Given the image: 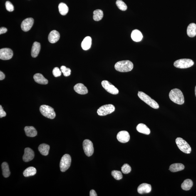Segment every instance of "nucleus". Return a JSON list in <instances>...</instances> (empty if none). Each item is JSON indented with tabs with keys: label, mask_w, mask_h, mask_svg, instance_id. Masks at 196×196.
Wrapping results in <instances>:
<instances>
[{
	"label": "nucleus",
	"mask_w": 196,
	"mask_h": 196,
	"mask_svg": "<svg viewBox=\"0 0 196 196\" xmlns=\"http://www.w3.org/2000/svg\"><path fill=\"white\" fill-rule=\"evenodd\" d=\"M169 98L172 102L179 105H182L185 102L184 97L182 92L178 89H174L169 94Z\"/></svg>",
	"instance_id": "obj_1"
},
{
	"label": "nucleus",
	"mask_w": 196,
	"mask_h": 196,
	"mask_svg": "<svg viewBox=\"0 0 196 196\" xmlns=\"http://www.w3.org/2000/svg\"><path fill=\"white\" fill-rule=\"evenodd\" d=\"M115 68L117 71L121 72H126L133 70V64L129 60H123L115 64Z\"/></svg>",
	"instance_id": "obj_2"
},
{
	"label": "nucleus",
	"mask_w": 196,
	"mask_h": 196,
	"mask_svg": "<svg viewBox=\"0 0 196 196\" xmlns=\"http://www.w3.org/2000/svg\"><path fill=\"white\" fill-rule=\"evenodd\" d=\"M138 95L139 98L142 101L144 102L152 108L155 109H158L159 108V105L157 102L152 99L150 96L143 92H139Z\"/></svg>",
	"instance_id": "obj_3"
},
{
	"label": "nucleus",
	"mask_w": 196,
	"mask_h": 196,
	"mask_svg": "<svg viewBox=\"0 0 196 196\" xmlns=\"http://www.w3.org/2000/svg\"><path fill=\"white\" fill-rule=\"evenodd\" d=\"M40 111L44 116L50 119H53L56 117L54 109L48 105H41L40 107Z\"/></svg>",
	"instance_id": "obj_4"
},
{
	"label": "nucleus",
	"mask_w": 196,
	"mask_h": 196,
	"mask_svg": "<svg viewBox=\"0 0 196 196\" xmlns=\"http://www.w3.org/2000/svg\"><path fill=\"white\" fill-rule=\"evenodd\" d=\"M176 143L180 149L184 153L190 154L192 152V148L185 140L180 137L176 139Z\"/></svg>",
	"instance_id": "obj_5"
},
{
	"label": "nucleus",
	"mask_w": 196,
	"mask_h": 196,
	"mask_svg": "<svg viewBox=\"0 0 196 196\" xmlns=\"http://www.w3.org/2000/svg\"><path fill=\"white\" fill-rule=\"evenodd\" d=\"M71 163V158L70 155L65 154L62 157L60 163V170L64 172L70 168Z\"/></svg>",
	"instance_id": "obj_6"
},
{
	"label": "nucleus",
	"mask_w": 196,
	"mask_h": 196,
	"mask_svg": "<svg viewBox=\"0 0 196 196\" xmlns=\"http://www.w3.org/2000/svg\"><path fill=\"white\" fill-rule=\"evenodd\" d=\"M194 64V62L190 59H180L174 62V66L177 68L180 69L187 68L192 67Z\"/></svg>",
	"instance_id": "obj_7"
},
{
	"label": "nucleus",
	"mask_w": 196,
	"mask_h": 196,
	"mask_svg": "<svg viewBox=\"0 0 196 196\" xmlns=\"http://www.w3.org/2000/svg\"><path fill=\"white\" fill-rule=\"evenodd\" d=\"M115 110V107L113 105L109 104L100 107L98 109L97 113L100 116H105L113 113Z\"/></svg>",
	"instance_id": "obj_8"
},
{
	"label": "nucleus",
	"mask_w": 196,
	"mask_h": 196,
	"mask_svg": "<svg viewBox=\"0 0 196 196\" xmlns=\"http://www.w3.org/2000/svg\"><path fill=\"white\" fill-rule=\"evenodd\" d=\"M83 149L85 155L88 157L91 156L94 152V147L92 142L89 140H85L83 142Z\"/></svg>",
	"instance_id": "obj_9"
},
{
	"label": "nucleus",
	"mask_w": 196,
	"mask_h": 196,
	"mask_svg": "<svg viewBox=\"0 0 196 196\" xmlns=\"http://www.w3.org/2000/svg\"><path fill=\"white\" fill-rule=\"evenodd\" d=\"M101 85L105 90L112 95H116L119 93L118 89L107 80H103L102 81Z\"/></svg>",
	"instance_id": "obj_10"
},
{
	"label": "nucleus",
	"mask_w": 196,
	"mask_h": 196,
	"mask_svg": "<svg viewBox=\"0 0 196 196\" xmlns=\"http://www.w3.org/2000/svg\"><path fill=\"white\" fill-rule=\"evenodd\" d=\"M12 50L9 48H3L0 50V58L2 60H8L12 58Z\"/></svg>",
	"instance_id": "obj_11"
},
{
	"label": "nucleus",
	"mask_w": 196,
	"mask_h": 196,
	"mask_svg": "<svg viewBox=\"0 0 196 196\" xmlns=\"http://www.w3.org/2000/svg\"><path fill=\"white\" fill-rule=\"evenodd\" d=\"M34 20L33 18H28L22 21L21 24V28L23 31L27 32L29 31L32 27Z\"/></svg>",
	"instance_id": "obj_12"
},
{
	"label": "nucleus",
	"mask_w": 196,
	"mask_h": 196,
	"mask_svg": "<svg viewBox=\"0 0 196 196\" xmlns=\"http://www.w3.org/2000/svg\"><path fill=\"white\" fill-rule=\"evenodd\" d=\"M117 138L118 141L121 143H125L129 141L130 136L128 132L121 131L117 134Z\"/></svg>",
	"instance_id": "obj_13"
},
{
	"label": "nucleus",
	"mask_w": 196,
	"mask_h": 196,
	"mask_svg": "<svg viewBox=\"0 0 196 196\" xmlns=\"http://www.w3.org/2000/svg\"><path fill=\"white\" fill-rule=\"evenodd\" d=\"M34 152L31 149L27 147L24 149V153L23 156V159L25 162H28L34 158Z\"/></svg>",
	"instance_id": "obj_14"
},
{
	"label": "nucleus",
	"mask_w": 196,
	"mask_h": 196,
	"mask_svg": "<svg viewBox=\"0 0 196 196\" xmlns=\"http://www.w3.org/2000/svg\"><path fill=\"white\" fill-rule=\"evenodd\" d=\"M152 190L151 185L150 184L143 183L139 186L137 191L139 194H144L149 193Z\"/></svg>",
	"instance_id": "obj_15"
},
{
	"label": "nucleus",
	"mask_w": 196,
	"mask_h": 196,
	"mask_svg": "<svg viewBox=\"0 0 196 196\" xmlns=\"http://www.w3.org/2000/svg\"><path fill=\"white\" fill-rule=\"evenodd\" d=\"M74 89L76 93L80 95H85L88 93L86 87L82 83H78L74 87Z\"/></svg>",
	"instance_id": "obj_16"
},
{
	"label": "nucleus",
	"mask_w": 196,
	"mask_h": 196,
	"mask_svg": "<svg viewBox=\"0 0 196 196\" xmlns=\"http://www.w3.org/2000/svg\"><path fill=\"white\" fill-rule=\"evenodd\" d=\"M60 35L59 33L56 30H53L50 32L48 36V39L50 43H55L59 40Z\"/></svg>",
	"instance_id": "obj_17"
},
{
	"label": "nucleus",
	"mask_w": 196,
	"mask_h": 196,
	"mask_svg": "<svg viewBox=\"0 0 196 196\" xmlns=\"http://www.w3.org/2000/svg\"><path fill=\"white\" fill-rule=\"evenodd\" d=\"M33 78L36 83L39 84L46 85L48 84V81L45 78L43 75L41 73H36L33 76Z\"/></svg>",
	"instance_id": "obj_18"
},
{
	"label": "nucleus",
	"mask_w": 196,
	"mask_h": 196,
	"mask_svg": "<svg viewBox=\"0 0 196 196\" xmlns=\"http://www.w3.org/2000/svg\"><path fill=\"white\" fill-rule=\"evenodd\" d=\"M41 45L38 42H35L33 43L31 49V56L33 58H36L38 56L41 50Z\"/></svg>",
	"instance_id": "obj_19"
},
{
	"label": "nucleus",
	"mask_w": 196,
	"mask_h": 196,
	"mask_svg": "<svg viewBox=\"0 0 196 196\" xmlns=\"http://www.w3.org/2000/svg\"><path fill=\"white\" fill-rule=\"evenodd\" d=\"M24 129L27 136L28 137H33L37 135V132L33 126H26Z\"/></svg>",
	"instance_id": "obj_20"
},
{
	"label": "nucleus",
	"mask_w": 196,
	"mask_h": 196,
	"mask_svg": "<svg viewBox=\"0 0 196 196\" xmlns=\"http://www.w3.org/2000/svg\"><path fill=\"white\" fill-rule=\"evenodd\" d=\"M131 38L134 41L139 42L141 41L143 36L140 31L138 30H133L131 33Z\"/></svg>",
	"instance_id": "obj_21"
},
{
	"label": "nucleus",
	"mask_w": 196,
	"mask_h": 196,
	"mask_svg": "<svg viewBox=\"0 0 196 196\" xmlns=\"http://www.w3.org/2000/svg\"><path fill=\"white\" fill-rule=\"evenodd\" d=\"M187 34L190 37L193 38L196 35V24L192 23L189 24L187 28Z\"/></svg>",
	"instance_id": "obj_22"
},
{
	"label": "nucleus",
	"mask_w": 196,
	"mask_h": 196,
	"mask_svg": "<svg viewBox=\"0 0 196 196\" xmlns=\"http://www.w3.org/2000/svg\"><path fill=\"white\" fill-rule=\"evenodd\" d=\"M92 45V38L90 36H87L82 42L81 46L83 49L87 50L89 49Z\"/></svg>",
	"instance_id": "obj_23"
},
{
	"label": "nucleus",
	"mask_w": 196,
	"mask_h": 196,
	"mask_svg": "<svg viewBox=\"0 0 196 196\" xmlns=\"http://www.w3.org/2000/svg\"><path fill=\"white\" fill-rule=\"evenodd\" d=\"M136 129L138 132L140 133L145 134V135H149L150 133V129L144 124H139L137 126Z\"/></svg>",
	"instance_id": "obj_24"
},
{
	"label": "nucleus",
	"mask_w": 196,
	"mask_h": 196,
	"mask_svg": "<svg viewBox=\"0 0 196 196\" xmlns=\"http://www.w3.org/2000/svg\"><path fill=\"white\" fill-rule=\"evenodd\" d=\"M50 149L49 145L43 143L40 145L38 147V150L41 155L47 156L48 155Z\"/></svg>",
	"instance_id": "obj_25"
},
{
	"label": "nucleus",
	"mask_w": 196,
	"mask_h": 196,
	"mask_svg": "<svg viewBox=\"0 0 196 196\" xmlns=\"http://www.w3.org/2000/svg\"><path fill=\"white\" fill-rule=\"evenodd\" d=\"M185 168L183 164L176 163L172 164L169 167V170L172 172H176L183 170Z\"/></svg>",
	"instance_id": "obj_26"
},
{
	"label": "nucleus",
	"mask_w": 196,
	"mask_h": 196,
	"mask_svg": "<svg viewBox=\"0 0 196 196\" xmlns=\"http://www.w3.org/2000/svg\"><path fill=\"white\" fill-rule=\"evenodd\" d=\"M1 168L2 170V174L3 176L5 178H8L10 175L8 164L6 162H4L1 164Z\"/></svg>",
	"instance_id": "obj_27"
},
{
	"label": "nucleus",
	"mask_w": 196,
	"mask_h": 196,
	"mask_svg": "<svg viewBox=\"0 0 196 196\" xmlns=\"http://www.w3.org/2000/svg\"><path fill=\"white\" fill-rule=\"evenodd\" d=\"M36 173V169L33 167H28L23 172V175L25 177H28L33 176Z\"/></svg>",
	"instance_id": "obj_28"
},
{
	"label": "nucleus",
	"mask_w": 196,
	"mask_h": 196,
	"mask_svg": "<svg viewBox=\"0 0 196 196\" xmlns=\"http://www.w3.org/2000/svg\"><path fill=\"white\" fill-rule=\"evenodd\" d=\"M193 185V182L190 179H187L184 181L182 184L181 187L183 190L188 191L190 190Z\"/></svg>",
	"instance_id": "obj_29"
},
{
	"label": "nucleus",
	"mask_w": 196,
	"mask_h": 196,
	"mask_svg": "<svg viewBox=\"0 0 196 196\" xmlns=\"http://www.w3.org/2000/svg\"><path fill=\"white\" fill-rule=\"evenodd\" d=\"M93 14V19L95 21H100L103 17V12L101 10H95L94 11Z\"/></svg>",
	"instance_id": "obj_30"
},
{
	"label": "nucleus",
	"mask_w": 196,
	"mask_h": 196,
	"mask_svg": "<svg viewBox=\"0 0 196 196\" xmlns=\"http://www.w3.org/2000/svg\"><path fill=\"white\" fill-rule=\"evenodd\" d=\"M59 13L62 16H65L68 12L69 8L67 6L63 3H60L58 5Z\"/></svg>",
	"instance_id": "obj_31"
},
{
	"label": "nucleus",
	"mask_w": 196,
	"mask_h": 196,
	"mask_svg": "<svg viewBox=\"0 0 196 196\" xmlns=\"http://www.w3.org/2000/svg\"><path fill=\"white\" fill-rule=\"evenodd\" d=\"M116 4L119 9L121 11H125L128 8L126 4L122 0H117Z\"/></svg>",
	"instance_id": "obj_32"
},
{
	"label": "nucleus",
	"mask_w": 196,
	"mask_h": 196,
	"mask_svg": "<svg viewBox=\"0 0 196 196\" xmlns=\"http://www.w3.org/2000/svg\"><path fill=\"white\" fill-rule=\"evenodd\" d=\"M112 175L115 180H120L123 178V175L119 171L113 170L112 172Z\"/></svg>",
	"instance_id": "obj_33"
},
{
	"label": "nucleus",
	"mask_w": 196,
	"mask_h": 196,
	"mask_svg": "<svg viewBox=\"0 0 196 196\" xmlns=\"http://www.w3.org/2000/svg\"><path fill=\"white\" fill-rule=\"evenodd\" d=\"M60 70L65 77H68L71 75V71L69 68H67L65 66H62L60 68Z\"/></svg>",
	"instance_id": "obj_34"
},
{
	"label": "nucleus",
	"mask_w": 196,
	"mask_h": 196,
	"mask_svg": "<svg viewBox=\"0 0 196 196\" xmlns=\"http://www.w3.org/2000/svg\"><path fill=\"white\" fill-rule=\"evenodd\" d=\"M131 167L128 164H125L121 167V171L124 174H128L131 171Z\"/></svg>",
	"instance_id": "obj_35"
},
{
	"label": "nucleus",
	"mask_w": 196,
	"mask_h": 196,
	"mask_svg": "<svg viewBox=\"0 0 196 196\" xmlns=\"http://www.w3.org/2000/svg\"><path fill=\"white\" fill-rule=\"evenodd\" d=\"M6 10L9 12H12L14 10V7L12 3L9 1H7L5 3Z\"/></svg>",
	"instance_id": "obj_36"
},
{
	"label": "nucleus",
	"mask_w": 196,
	"mask_h": 196,
	"mask_svg": "<svg viewBox=\"0 0 196 196\" xmlns=\"http://www.w3.org/2000/svg\"><path fill=\"white\" fill-rule=\"evenodd\" d=\"M53 74L55 77H58L61 76L62 72L61 70L58 67H55L53 70Z\"/></svg>",
	"instance_id": "obj_37"
},
{
	"label": "nucleus",
	"mask_w": 196,
	"mask_h": 196,
	"mask_svg": "<svg viewBox=\"0 0 196 196\" xmlns=\"http://www.w3.org/2000/svg\"><path fill=\"white\" fill-rule=\"evenodd\" d=\"M6 115V112L3 109L1 105H0V117L1 118L3 117H5Z\"/></svg>",
	"instance_id": "obj_38"
},
{
	"label": "nucleus",
	"mask_w": 196,
	"mask_h": 196,
	"mask_svg": "<svg viewBox=\"0 0 196 196\" xmlns=\"http://www.w3.org/2000/svg\"><path fill=\"white\" fill-rule=\"evenodd\" d=\"M7 29L5 27H1L0 28V34L5 33L7 32Z\"/></svg>",
	"instance_id": "obj_39"
},
{
	"label": "nucleus",
	"mask_w": 196,
	"mask_h": 196,
	"mask_svg": "<svg viewBox=\"0 0 196 196\" xmlns=\"http://www.w3.org/2000/svg\"><path fill=\"white\" fill-rule=\"evenodd\" d=\"M90 196H97L98 195L95 192V191L94 190H90Z\"/></svg>",
	"instance_id": "obj_40"
},
{
	"label": "nucleus",
	"mask_w": 196,
	"mask_h": 196,
	"mask_svg": "<svg viewBox=\"0 0 196 196\" xmlns=\"http://www.w3.org/2000/svg\"><path fill=\"white\" fill-rule=\"evenodd\" d=\"M5 78V76L4 73L1 71L0 72V80H2L4 79Z\"/></svg>",
	"instance_id": "obj_41"
},
{
	"label": "nucleus",
	"mask_w": 196,
	"mask_h": 196,
	"mask_svg": "<svg viewBox=\"0 0 196 196\" xmlns=\"http://www.w3.org/2000/svg\"><path fill=\"white\" fill-rule=\"evenodd\" d=\"M195 95H196V86L195 88Z\"/></svg>",
	"instance_id": "obj_42"
}]
</instances>
